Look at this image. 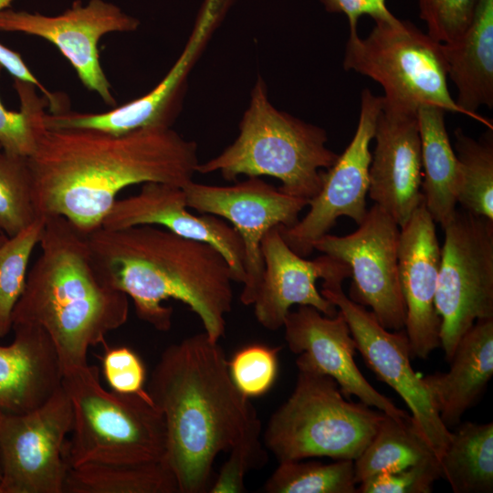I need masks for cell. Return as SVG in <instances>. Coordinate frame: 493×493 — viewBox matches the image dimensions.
I'll use <instances>...</instances> for the list:
<instances>
[{"mask_svg": "<svg viewBox=\"0 0 493 493\" xmlns=\"http://www.w3.org/2000/svg\"><path fill=\"white\" fill-rule=\"evenodd\" d=\"M37 215H61L89 235L126 187L194 181L198 147L172 128L124 134L92 129H47L28 157Z\"/></svg>", "mask_w": 493, "mask_h": 493, "instance_id": "obj_1", "label": "cell"}, {"mask_svg": "<svg viewBox=\"0 0 493 493\" xmlns=\"http://www.w3.org/2000/svg\"><path fill=\"white\" fill-rule=\"evenodd\" d=\"M146 391L164 418L163 461L179 493L208 491L217 456L261 431L250 398L231 379L221 346L205 331L163 351Z\"/></svg>", "mask_w": 493, "mask_h": 493, "instance_id": "obj_2", "label": "cell"}, {"mask_svg": "<svg viewBox=\"0 0 493 493\" xmlns=\"http://www.w3.org/2000/svg\"><path fill=\"white\" fill-rule=\"evenodd\" d=\"M87 237L103 278L132 300L141 320L169 330L173 309L163 302L172 299L199 317L211 340L224 337L235 281L215 247L153 226L100 227Z\"/></svg>", "mask_w": 493, "mask_h": 493, "instance_id": "obj_3", "label": "cell"}, {"mask_svg": "<svg viewBox=\"0 0 493 493\" xmlns=\"http://www.w3.org/2000/svg\"><path fill=\"white\" fill-rule=\"evenodd\" d=\"M39 245L12 326L44 329L64 372L88 364L89 349L126 323L129 298L103 278L87 235L65 217L46 216Z\"/></svg>", "mask_w": 493, "mask_h": 493, "instance_id": "obj_4", "label": "cell"}, {"mask_svg": "<svg viewBox=\"0 0 493 493\" xmlns=\"http://www.w3.org/2000/svg\"><path fill=\"white\" fill-rule=\"evenodd\" d=\"M324 129L276 109L258 78L250 102L239 123V133L220 154L200 163L196 173L219 172L227 181L239 175L272 176L282 192L315 197L322 185V169H329L339 154L326 146Z\"/></svg>", "mask_w": 493, "mask_h": 493, "instance_id": "obj_5", "label": "cell"}, {"mask_svg": "<svg viewBox=\"0 0 493 493\" xmlns=\"http://www.w3.org/2000/svg\"><path fill=\"white\" fill-rule=\"evenodd\" d=\"M97 366L63 372L72 404V427L64 458L69 468L87 464L136 465L163 460L166 427L148 392L107 391Z\"/></svg>", "mask_w": 493, "mask_h": 493, "instance_id": "obj_6", "label": "cell"}, {"mask_svg": "<svg viewBox=\"0 0 493 493\" xmlns=\"http://www.w3.org/2000/svg\"><path fill=\"white\" fill-rule=\"evenodd\" d=\"M297 368L293 392L266 427V447L278 462L321 456L354 461L373 437L384 413L349 401L331 377Z\"/></svg>", "mask_w": 493, "mask_h": 493, "instance_id": "obj_7", "label": "cell"}, {"mask_svg": "<svg viewBox=\"0 0 493 493\" xmlns=\"http://www.w3.org/2000/svg\"><path fill=\"white\" fill-rule=\"evenodd\" d=\"M343 68L378 82L385 104L414 111L432 104L466 115L449 92L443 43L409 21L379 20L365 38L350 36Z\"/></svg>", "mask_w": 493, "mask_h": 493, "instance_id": "obj_8", "label": "cell"}, {"mask_svg": "<svg viewBox=\"0 0 493 493\" xmlns=\"http://www.w3.org/2000/svg\"><path fill=\"white\" fill-rule=\"evenodd\" d=\"M443 229L435 305L440 346L450 362L472 325L493 318V221L462 209Z\"/></svg>", "mask_w": 493, "mask_h": 493, "instance_id": "obj_9", "label": "cell"}, {"mask_svg": "<svg viewBox=\"0 0 493 493\" xmlns=\"http://www.w3.org/2000/svg\"><path fill=\"white\" fill-rule=\"evenodd\" d=\"M72 420L62 383L31 411L0 409L2 493H64L68 471L64 446Z\"/></svg>", "mask_w": 493, "mask_h": 493, "instance_id": "obj_10", "label": "cell"}, {"mask_svg": "<svg viewBox=\"0 0 493 493\" xmlns=\"http://www.w3.org/2000/svg\"><path fill=\"white\" fill-rule=\"evenodd\" d=\"M400 226L382 207L373 205L358 228L346 236L325 234L313 250L339 259L351 269L350 299L372 309L389 330L404 329L405 305L398 278Z\"/></svg>", "mask_w": 493, "mask_h": 493, "instance_id": "obj_11", "label": "cell"}, {"mask_svg": "<svg viewBox=\"0 0 493 493\" xmlns=\"http://www.w3.org/2000/svg\"><path fill=\"white\" fill-rule=\"evenodd\" d=\"M184 190L188 208L225 218L239 234L245 269L240 301L252 305L264 272L263 237L272 227L294 226L309 200L288 194L257 176L226 186L192 181Z\"/></svg>", "mask_w": 493, "mask_h": 493, "instance_id": "obj_12", "label": "cell"}, {"mask_svg": "<svg viewBox=\"0 0 493 493\" xmlns=\"http://www.w3.org/2000/svg\"><path fill=\"white\" fill-rule=\"evenodd\" d=\"M320 293L341 312L367 366L401 396L439 459L451 439L452 431L442 423L422 377L411 365L404 329L389 330L383 327L372 311L346 296L341 284L322 283Z\"/></svg>", "mask_w": 493, "mask_h": 493, "instance_id": "obj_13", "label": "cell"}, {"mask_svg": "<svg viewBox=\"0 0 493 493\" xmlns=\"http://www.w3.org/2000/svg\"><path fill=\"white\" fill-rule=\"evenodd\" d=\"M383 103V96H375L369 89L362 91L354 135L336 162L323 171L321 188L309 200L308 213L290 227L278 226L285 242L300 257H308L313 242L328 234L340 217L351 218L357 225L363 220L368 211L370 143Z\"/></svg>", "mask_w": 493, "mask_h": 493, "instance_id": "obj_14", "label": "cell"}, {"mask_svg": "<svg viewBox=\"0 0 493 493\" xmlns=\"http://www.w3.org/2000/svg\"><path fill=\"white\" fill-rule=\"evenodd\" d=\"M234 2L203 1L182 53L150 92L103 113H47V129H92L119 135L150 127L171 128L180 112L190 72Z\"/></svg>", "mask_w": 493, "mask_h": 493, "instance_id": "obj_15", "label": "cell"}, {"mask_svg": "<svg viewBox=\"0 0 493 493\" xmlns=\"http://www.w3.org/2000/svg\"><path fill=\"white\" fill-rule=\"evenodd\" d=\"M139 26L136 17L104 0H89L85 5L77 0L55 16L13 9L0 11V31L37 36L54 44L73 66L82 84L113 107L116 100L100 65L98 43L108 33L131 32Z\"/></svg>", "mask_w": 493, "mask_h": 493, "instance_id": "obj_16", "label": "cell"}, {"mask_svg": "<svg viewBox=\"0 0 493 493\" xmlns=\"http://www.w3.org/2000/svg\"><path fill=\"white\" fill-rule=\"evenodd\" d=\"M282 327L289 350L299 354L297 367L331 377L348 399L355 396L366 405L395 418L410 416L362 374L354 362V339L339 309L335 316L329 317L312 306L300 305L288 311Z\"/></svg>", "mask_w": 493, "mask_h": 493, "instance_id": "obj_17", "label": "cell"}, {"mask_svg": "<svg viewBox=\"0 0 493 493\" xmlns=\"http://www.w3.org/2000/svg\"><path fill=\"white\" fill-rule=\"evenodd\" d=\"M264 272L255 300L257 320L267 330H277L293 305H308L333 317L337 307L325 299L316 287L324 283L342 284L351 278L347 264L322 254L313 260L295 253L283 239L278 226L272 227L261 242Z\"/></svg>", "mask_w": 493, "mask_h": 493, "instance_id": "obj_18", "label": "cell"}, {"mask_svg": "<svg viewBox=\"0 0 493 493\" xmlns=\"http://www.w3.org/2000/svg\"><path fill=\"white\" fill-rule=\"evenodd\" d=\"M416 113L383 102L373 136L368 195L400 228L424 201Z\"/></svg>", "mask_w": 493, "mask_h": 493, "instance_id": "obj_19", "label": "cell"}, {"mask_svg": "<svg viewBox=\"0 0 493 493\" xmlns=\"http://www.w3.org/2000/svg\"><path fill=\"white\" fill-rule=\"evenodd\" d=\"M440 260L435 222L423 201L400 228L398 244V278L412 358L426 359L441 345V320L435 305Z\"/></svg>", "mask_w": 493, "mask_h": 493, "instance_id": "obj_20", "label": "cell"}, {"mask_svg": "<svg viewBox=\"0 0 493 493\" xmlns=\"http://www.w3.org/2000/svg\"><path fill=\"white\" fill-rule=\"evenodd\" d=\"M184 188L145 183L131 196L116 200L101 227L122 229L136 226H162L179 236L205 242L226 259L235 282L245 280L244 246L237 231L222 218L195 215L188 210Z\"/></svg>", "mask_w": 493, "mask_h": 493, "instance_id": "obj_21", "label": "cell"}, {"mask_svg": "<svg viewBox=\"0 0 493 493\" xmlns=\"http://www.w3.org/2000/svg\"><path fill=\"white\" fill-rule=\"evenodd\" d=\"M11 344L0 345V409L31 411L62 383V368L56 348L44 329L14 325Z\"/></svg>", "mask_w": 493, "mask_h": 493, "instance_id": "obj_22", "label": "cell"}, {"mask_svg": "<svg viewBox=\"0 0 493 493\" xmlns=\"http://www.w3.org/2000/svg\"><path fill=\"white\" fill-rule=\"evenodd\" d=\"M446 372L423 377L442 423L449 429L480 397L493 374V318L477 320L458 341Z\"/></svg>", "mask_w": 493, "mask_h": 493, "instance_id": "obj_23", "label": "cell"}, {"mask_svg": "<svg viewBox=\"0 0 493 493\" xmlns=\"http://www.w3.org/2000/svg\"><path fill=\"white\" fill-rule=\"evenodd\" d=\"M443 50L447 76L457 89L456 103L492 128L477 110L493 107V0H480L470 26L456 41L443 44Z\"/></svg>", "mask_w": 493, "mask_h": 493, "instance_id": "obj_24", "label": "cell"}, {"mask_svg": "<svg viewBox=\"0 0 493 493\" xmlns=\"http://www.w3.org/2000/svg\"><path fill=\"white\" fill-rule=\"evenodd\" d=\"M436 105L417 109L421 144L424 204L435 223L444 227L456 211L458 162L451 144L445 115Z\"/></svg>", "mask_w": 493, "mask_h": 493, "instance_id": "obj_25", "label": "cell"}, {"mask_svg": "<svg viewBox=\"0 0 493 493\" xmlns=\"http://www.w3.org/2000/svg\"><path fill=\"white\" fill-rule=\"evenodd\" d=\"M441 477L455 493L493 491V424H458L439 458Z\"/></svg>", "mask_w": 493, "mask_h": 493, "instance_id": "obj_26", "label": "cell"}, {"mask_svg": "<svg viewBox=\"0 0 493 493\" xmlns=\"http://www.w3.org/2000/svg\"><path fill=\"white\" fill-rule=\"evenodd\" d=\"M437 457L413 417L383 415L373 437L354 460V480L396 472ZM438 458V457H437Z\"/></svg>", "mask_w": 493, "mask_h": 493, "instance_id": "obj_27", "label": "cell"}, {"mask_svg": "<svg viewBox=\"0 0 493 493\" xmlns=\"http://www.w3.org/2000/svg\"><path fill=\"white\" fill-rule=\"evenodd\" d=\"M64 493H179L177 480L162 461L136 465L87 464L69 468Z\"/></svg>", "mask_w": 493, "mask_h": 493, "instance_id": "obj_28", "label": "cell"}, {"mask_svg": "<svg viewBox=\"0 0 493 493\" xmlns=\"http://www.w3.org/2000/svg\"><path fill=\"white\" fill-rule=\"evenodd\" d=\"M455 138L458 162L456 201L463 210L493 221L492 128L477 140L458 128Z\"/></svg>", "mask_w": 493, "mask_h": 493, "instance_id": "obj_29", "label": "cell"}, {"mask_svg": "<svg viewBox=\"0 0 493 493\" xmlns=\"http://www.w3.org/2000/svg\"><path fill=\"white\" fill-rule=\"evenodd\" d=\"M354 461H284L266 481L267 493H357Z\"/></svg>", "mask_w": 493, "mask_h": 493, "instance_id": "obj_30", "label": "cell"}, {"mask_svg": "<svg viewBox=\"0 0 493 493\" xmlns=\"http://www.w3.org/2000/svg\"><path fill=\"white\" fill-rule=\"evenodd\" d=\"M46 216H38L0 245V338L12 330L13 311L24 291L29 259L39 244Z\"/></svg>", "mask_w": 493, "mask_h": 493, "instance_id": "obj_31", "label": "cell"}, {"mask_svg": "<svg viewBox=\"0 0 493 493\" xmlns=\"http://www.w3.org/2000/svg\"><path fill=\"white\" fill-rule=\"evenodd\" d=\"M38 216L33 203V181L28 157L0 149V233L13 236Z\"/></svg>", "mask_w": 493, "mask_h": 493, "instance_id": "obj_32", "label": "cell"}, {"mask_svg": "<svg viewBox=\"0 0 493 493\" xmlns=\"http://www.w3.org/2000/svg\"><path fill=\"white\" fill-rule=\"evenodd\" d=\"M14 88L20 100V110H6L0 100V145L10 154L29 157L47 130L45 107L48 101L37 96L31 83L15 79Z\"/></svg>", "mask_w": 493, "mask_h": 493, "instance_id": "obj_33", "label": "cell"}, {"mask_svg": "<svg viewBox=\"0 0 493 493\" xmlns=\"http://www.w3.org/2000/svg\"><path fill=\"white\" fill-rule=\"evenodd\" d=\"M280 349L250 344L238 350L228 361L231 379L242 394L251 398L268 392L277 379Z\"/></svg>", "mask_w": 493, "mask_h": 493, "instance_id": "obj_34", "label": "cell"}, {"mask_svg": "<svg viewBox=\"0 0 493 493\" xmlns=\"http://www.w3.org/2000/svg\"><path fill=\"white\" fill-rule=\"evenodd\" d=\"M420 17L427 34L435 41L449 44L470 26L480 0H418Z\"/></svg>", "mask_w": 493, "mask_h": 493, "instance_id": "obj_35", "label": "cell"}, {"mask_svg": "<svg viewBox=\"0 0 493 493\" xmlns=\"http://www.w3.org/2000/svg\"><path fill=\"white\" fill-rule=\"evenodd\" d=\"M261 431L244 438L229 451L216 479L212 482L210 493H242L246 491L244 479L248 471L262 467L267 459L260 441Z\"/></svg>", "mask_w": 493, "mask_h": 493, "instance_id": "obj_36", "label": "cell"}, {"mask_svg": "<svg viewBox=\"0 0 493 493\" xmlns=\"http://www.w3.org/2000/svg\"><path fill=\"white\" fill-rule=\"evenodd\" d=\"M441 477L439 459L432 457L408 468L381 473L359 483L358 493H430Z\"/></svg>", "mask_w": 493, "mask_h": 493, "instance_id": "obj_37", "label": "cell"}, {"mask_svg": "<svg viewBox=\"0 0 493 493\" xmlns=\"http://www.w3.org/2000/svg\"><path fill=\"white\" fill-rule=\"evenodd\" d=\"M104 377L111 389L123 393L146 392V370L141 358L128 347L108 350L102 358Z\"/></svg>", "mask_w": 493, "mask_h": 493, "instance_id": "obj_38", "label": "cell"}, {"mask_svg": "<svg viewBox=\"0 0 493 493\" xmlns=\"http://www.w3.org/2000/svg\"><path fill=\"white\" fill-rule=\"evenodd\" d=\"M330 13H342L349 20L350 36L358 35L357 26L362 15L375 21L388 20L394 16L388 10L385 0H320Z\"/></svg>", "mask_w": 493, "mask_h": 493, "instance_id": "obj_39", "label": "cell"}, {"mask_svg": "<svg viewBox=\"0 0 493 493\" xmlns=\"http://www.w3.org/2000/svg\"><path fill=\"white\" fill-rule=\"evenodd\" d=\"M0 66L6 69L15 79L28 82L37 87L45 95L48 101V106L52 113H61L63 111V100L57 94L49 92L31 73L25 64L19 53L6 47L0 43Z\"/></svg>", "mask_w": 493, "mask_h": 493, "instance_id": "obj_40", "label": "cell"}, {"mask_svg": "<svg viewBox=\"0 0 493 493\" xmlns=\"http://www.w3.org/2000/svg\"><path fill=\"white\" fill-rule=\"evenodd\" d=\"M11 0H0V11L5 9V6L9 5Z\"/></svg>", "mask_w": 493, "mask_h": 493, "instance_id": "obj_41", "label": "cell"}, {"mask_svg": "<svg viewBox=\"0 0 493 493\" xmlns=\"http://www.w3.org/2000/svg\"><path fill=\"white\" fill-rule=\"evenodd\" d=\"M6 238H7L6 236L0 233V245L3 244Z\"/></svg>", "mask_w": 493, "mask_h": 493, "instance_id": "obj_42", "label": "cell"}, {"mask_svg": "<svg viewBox=\"0 0 493 493\" xmlns=\"http://www.w3.org/2000/svg\"><path fill=\"white\" fill-rule=\"evenodd\" d=\"M1 486H2V466H1V460H0V493H2Z\"/></svg>", "mask_w": 493, "mask_h": 493, "instance_id": "obj_43", "label": "cell"}, {"mask_svg": "<svg viewBox=\"0 0 493 493\" xmlns=\"http://www.w3.org/2000/svg\"><path fill=\"white\" fill-rule=\"evenodd\" d=\"M0 149H1V145H0Z\"/></svg>", "mask_w": 493, "mask_h": 493, "instance_id": "obj_44", "label": "cell"}]
</instances>
